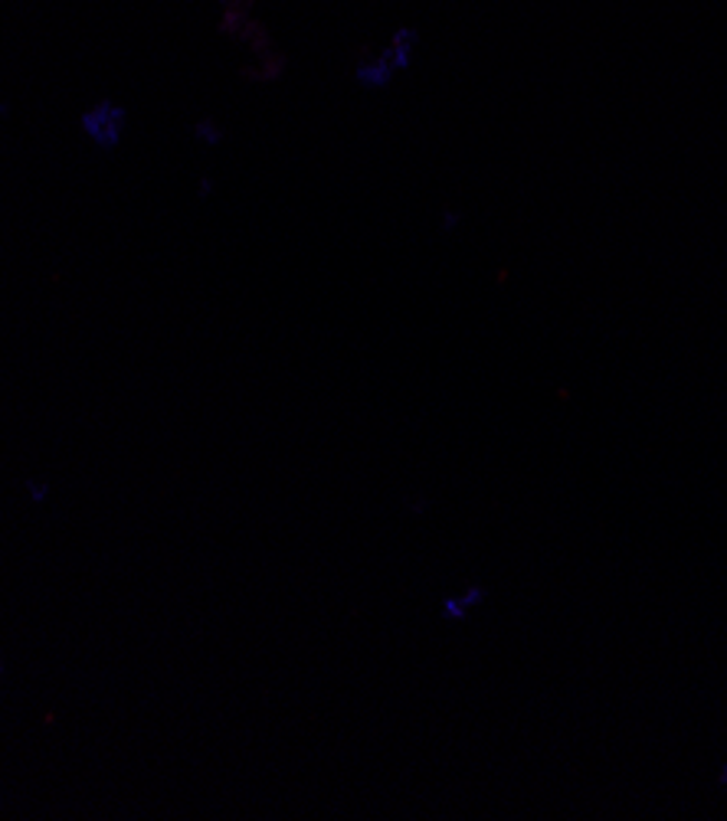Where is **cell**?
Returning <instances> with one entry per match:
<instances>
[{"label": "cell", "mask_w": 727, "mask_h": 821, "mask_svg": "<svg viewBox=\"0 0 727 821\" xmlns=\"http://www.w3.org/2000/svg\"><path fill=\"white\" fill-rule=\"evenodd\" d=\"M194 135L197 141H207V144H217L219 141V129L211 122V119H201L197 125H194Z\"/></svg>", "instance_id": "obj_3"}, {"label": "cell", "mask_w": 727, "mask_h": 821, "mask_svg": "<svg viewBox=\"0 0 727 821\" xmlns=\"http://www.w3.org/2000/svg\"><path fill=\"white\" fill-rule=\"evenodd\" d=\"M23 494H27V501L30 504H47L50 497H53V484H50V479H40V475H27L23 479Z\"/></svg>", "instance_id": "obj_2"}, {"label": "cell", "mask_w": 727, "mask_h": 821, "mask_svg": "<svg viewBox=\"0 0 727 821\" xmlns=\"http://www.w3.org/2000/svg\"><path fill=\"white\" fill-rule=\"evenodd\" d=\"M0 700H3V658H0Z\"/></svg>", "instance_id": "obj_4"}, {"label": "cell", "mask_w": 727, "mask_h": 821, "mask_svg": "<svg viewBox=\"0 0 727 821\" xmlns=\"http://www.w3.org/2000/svg\"><path fill=\"white\" fill-rule=\"evenodd\" d=\"M79 129H82V135L89 137L92 147H99V151H115V147L125 141V132H129V109H122V105L112 102V99H102V102L82 109Z\"/></svg>", "instance_id": "obj_1"}, {"label": "cell", "mask_w": 727, "mask_h": 821, "mask_svg": "<svg viewBox=\"0 0 727 821\" xmlns=\"http://www.w3.org/2000/svg\"><path fill=\"white\" fill-rule=\"evenodd\" d=\"M0 115H7V105L3 102H0Z\"/></svg>", "instance_id": "obj_5"}]
</instances>
